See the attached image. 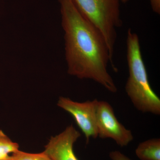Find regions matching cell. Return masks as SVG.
Instances as JSON below:
<instances>
[{
  "instance_id": "obj_1",
  "label": "cell",
  "mask_w": 160,
  "mask_h": 160,
  "mask_svg": "<svg viewBox=\"0 0 160 160\" xmlns=\"http://www.w3.org/2000/svg\"><path fill=\"white\" fill-rule=\"evenodd\" d=\"M59 2L68 73L93 80L115 93L117 88L107 70L109 63L112 65L109 50L102 35L72 0H59Z\"/></svg>"
},
{
  "instance_id": "obj_2",
  "label": "cell",
  "mask_w": 160,
  "mask_h": 160,
  "mask_svg": "<svg viewBox=\"0 0 160 160\" xmlns=\"http://www.w3.org/2000/svg\"><path fill=\"white\" fill-rule=\"evenodd\" d=\"M126 47L129 72L126 93L139 111L160 115V99L149 84L138 36L131 29L127 32Z\"/></svg>"
},
{
  "instance_id": "obj_3",
  "label": "cell",
  "mask_w": 160,
  "mask_h": 160,
  "mask_svg": "<svg viewBox=\"0 0 160 160\" xmlns=\"http://www.w3.org/2000/svg\"><path fill=\"white\" fill-rule=\"evenodd\" d=\"M82 14L101 32L113 64L117 29L122 26L120 0H72Z\"/></svg>"
},
{
  "instance_id": "obj_4",
  "label": "cell",
  "mask_w": 160,
  "mask_h": 160,
  "mask_svg": "<svg viewBox=\"0 0 160 160\" xmlns=\"http://www.w3.org/2000/svg\"><path fill=\"white\" fill-rule=\"evenodd\" d=\"M96 118L99 137L112 139L121 147L127 146L133 140L131 131L119 122L113 108L107 102H98Z\"/></svg>"
},
{
  "instance_id": "obj_5",
  "label": "cell",
  "mask_w": 160,
  "mask_h": 160,
  "mask_svg": "<svg viewBox=\"0 0 160 160\" xmlns=\"http://www.w3.org/2000/svg\"><path fill=\"white\" fill-rule=\"evenodd\" d=\"M98 102V100L94 99L80 103L64 97H60L58 102L59 107L72 116L85 134L87 143L90 138H96L98 137L96 118Z\"/></svg>"
},
{
  "instance_id": "obj_6",
  "label": "cell",
  "mask_w": 160,
  "mask_h": 160,
  "mask_svg": "<svg viewBox=\"0 0 160 160\" xmlns=\"http://www.w3.org/2000/svg\"><path fill=\"white\" fill-rule=\"evenodd\" d=\"M81 134L72 125L63 132L52 137L45 146V152L52 160H79L73 150V145Z\"/></svg>"
},
{
  "instance_id": "obj_7",
  "label": "cell",
  "mask_w": 160,
  "mask_h": 160,
  "mask_svg": "<svg viewBox=\"0 0 160 160\" xmlns=\"http://www.w3.org/2000/svg\"><path fill=\"white\" fill-rule=\"evenodd\" d=\"M135 152L141 160H160V138L151 139L140 143Z\"/></svg>"
},
{
  "instance_id": "obj_8",
  "label": "cell",
  "mask_w": 160,
  "mask_h": 160,
  "mask_svg": "<svg viewBox=\"0 0 160 160\" xmlns=\"http://www.w3.org/2000/svg\"><path fill=\"white\" fill-rule=\"evenodd\" d=\"M19 146L0 130V160H10L11 154L18 150Z\"/></svg>"
},
{
  "instance_id": "obj_9",
  "label": "cell",
  "mask_w": 160,
  "mask_h": 160,
  "mask_svg": "<svg viewBox=\"0 0 160 160\" xmlns=\"http://www.w3.org/2000/svg\"><path fill=\"white\" fill-rule=\"evenodd\" d=\"M10 160H52L45 151L38 153H28L18 150L11 154Z\"/></svg>"
},
{
  "instance_id": "obj_10",
  "label": "cell",
  "mask_w": 160,
  "mask_h": 160,
  "mask_svg": "<svg viewBox=\"0 0 160 160\" xmlns=\"http://www.w3.org/2000/svg\"><path fill=\"white\" fill-rule=\"evenodd\" d=\"M109 157L112 160H132L121 152L114 151L109 153Z\"/></svg>"
},
{
  "instance_id": "obj_11",
  "label": "cell",
  "mask_w": 160,
  "mask_h": 160,
  "mask_svg": "<svg viewBox=\"0 0 160 160\" xmlns=\"http://www.w3.org/2000/svg\"><path fill=\"white\" fill-rule=\"evenodd\" d=\"M121 1H122V2H127L128 0H121Z\"/></svg>"
},
{
  "instance_id": "obj_12",
  "label": "cell",
  "mask_w": 160,
  "mask_h": 160,
  "mask_svg": "<svg viewBox=\"0 0 160 160\" xmlns=\"http://www.w3.org/2000/svg\"><path fill=\"white\" fill-rule=\"evenodd\" d=\"M120 1H121V0H120Z\"/></svg>"
}]
</instances>
